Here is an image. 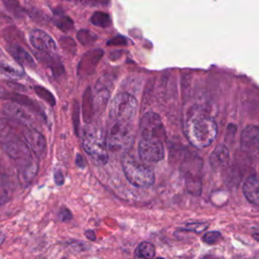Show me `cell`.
I'll return each instance as SVG.
<instances>
[{
	"label": "cell",
	"mask_w": 259,
	"mask_h": 259,
	"mask_svg": "<svg viewBox=\"0 0 259 259\" xmlns=\"http://www.w3.org/2000/svg\"><path fill=\"white\" fill-rule=\"evenodd\" d=\"M110 89H109V82L105 79V76L100 78L95 86V95H94V102L96 106H104L109 98Z\"/></svg>",
	"instance_id": "obj_17"
},
{
	"label": "cell",
	"mask_w": 259,
	"mask_h": 259,
	"mask_svg": "<svg viewBox=\"0 0 259 259\" xmlns=\"http://www.w3.org/2000/svg\"><path fill=\"white\" fill-rule=\"evenodd\" d=\"M72 212L67 207H62L58 213V218L61 222H69L72 220Z\"/></svg>",
	"instance_id": "obj_29"
},
{
	"label": "cell",
	"mask_w": 259,
	"mask_h": 259,
	"mask_svg": "<svg viewBox=\"0 0 259 259\" xmlns=\"http://www.w3.org/2000/svg\"><path fill=\"white\" fill-rule=\"evenodd\" d=\"M23 141L29 148L30 152L37 157L44 156L47 150V142L42 134L33 127H28L23 136Z\"/></svg>",
	"instance_id": "obj_12"
},
{
	"label": "cell",
	"mask_w": 259,
	"mask_h": 259,
	"mask_svg": "<svg viewBox=\"0 0 259 259\" xmlns=\"http://www.w3.org/2000/svg\"><path fill=\"white\" fill-rule=\"evenodd\" d=\"M29 41L31 46L40 51V53L51 55L57 51V45L54 38L41 29H32L29 32Z\"/></svg>",
	"instance_id": "obj_11"
},
{
	"label": "cell",
	"mask_w": 259,
	"mask_h": 259,
	"mask_svg": "<svg viewBox=\"0 0 259 259\" xmlns=\"http://www.w3.org/2000/svg\"><path fill=\"white\" fill-rule=\"evenodd\" d=\"M90 21L92 24L100 26V27H107L110 25L111 23V19L110 16L102 11H96L92 14Z\"/></svg>",
	"instance_id": "obj_23"
},
{
	"label": "cell",
	"mask_w": 259,
	"mask_h": 259,
	"mask_svg": "<svg viewBox=\"0 0 259 259\" xmlns=\"http://www.w3.org/2000/svg\"><path fill=\"white\" fill-rule=\"evenodd\" d=\"M3 148L6 154L14 160L18 166L27 164L32 160V153L22 139H10L3 141Z\"/></svg>",
	"instance_id": "obj_8"
},
{
	"label": "cell",
	"mask_w": 259,
	"mask_h": 259,
	"mask_svg": "<svg viewBox=\"0 0 259 259\" xmlns=\"http://www.w3.org/2000/svg\"><path fill=\"white\" fill-rule=\"evenodd\" d=\"M27 128V126L14 119L0 118V138L2 141L15 138L23 140L24 133Z\"/></svg>",
	"instance_id": "obj_13"
},
{
	"label": "cell",
	"mask_w": 259,
	"mask_h": 259,
	"mask_svg": "<svg viewBox=\"0 0 259 259\" xmlns=\"http://www.w3.org/2000/svg\"><path fill=\"white\" fill-rule=\"evenodd\" d=\"M33 89H34V92L36 93V95L39 96L41 99H44L51 106H55L56 105V98L54 97V95H53V93L51 91H49L45 87H41V86H38V85L34 86Z\"/></svg>",
	"instance_id": "obj_24"
},
{
	"label": "cell",
	"mask_w": 259,
	"mask_h": 259,
	"mask_svg": "<svg viewBox=\"0 0 259 259\" xmlns=\"http://www.w3.org/2000/svg\"><path fill=\"white\" fill-rule=\"evenodd\" d=\"M0 74L10 78V79H19L23 76V70L17 66H14L10 63L1 61L0 62Z\"/></svg>",
	"instance_id": "obj_20"
},
{
	"label": "cell",
	"mask_w": 259,
	"mask_h": 259,
	"mask_svg": "<svg viewBox=\"0 0 259 259\" xmlns=\"http://www.w3.org/2000/svg\"><path fill=\"white\" fill-rule=\"evenodd\" d=\"M138 153L144 164H155L164 158L163 143L153 139H142Z\"/></svg>",
	"instance_id": "obj_7"
},
{
	"label": "cell",
	"mask_w": 259,
	"mask_h": 259,
	"mask_svg": "<svg viewBox=\"0 0 259 259\" xmlns=\"http://www.w3.org/2000/svg\"><path fill=\"white\" fill-rule=\"evenodd\" d=\"M76 163H77V165L79 166V167H84L85 166V163H84V159H83V157L80 155V154H78L77 155V157H76Z\"/></svg>",
	"instance_id": "obj_33"
},
{
	"label": "cell",
	"mask_w": 259,
	"mask_h": 259,
	"mask_svg": "<svg viewBox=\"0 0 259 259\" xmlns=\"http://www.w3.org/2000/svg\"><path fill=\"white\" fill-rule=\"evenodd\" d=\"M4 4L6 5L7 9L12 11L15 15L19 16L21 14V7L19 6L18 2H14V1H4Z\"/></svg>",
	"instance_id": "obj_28"
},
{
	"label": "cell",
	"mask_w": 259,
	"mask_h": 259,
	"mask_svg": "<svg viewBox=\"0 0 259 259\" xmlns=\"http://www.w3.org/2000/svg\"><path fill=\"white\" fill-rule=\"evenodd\" d=\"M156 259H164V258H161V257H159V258H156Z\"/></svg>",
	"instance_id": "obj_37"
},
{
	"label": "cell",
	"mask_w": 259,
	"mask_h": 259,
	"mask_svg": "<svg viewBox=\"0 0 259 259\" xmlns=\"http://www.w3.org/2000/svg\"><path fill=\"white\" fill-rule=\"evenodd\" d=\"M4 241H5V235L2 232H0V247L2 246Z\"/></svg>",
	"instance_id": "obj_35"
},
{
	"label": "cell",
	"mask_w": 259,
	"mask_h": 259,
	"mask_svg": "<svg viewBox=\"0 0 259 259\" xmlns=\"http://www.w3.org/2000/svg\"><path fill=\"white\" fill-rule=\"evenodd\" d=\"M136 108V98L127 92H120L116 94L110 102L109 117L115 122L130 123L135 115Z\"/></svg>",
	"instance_id": "obj_4"
},
{
	"label": "cell",
	"mask_w": 259,
	"mask_h": 259,
	"mask_svg": "<svg viewBox=\"0 0 259 259\" xmlns=\"http://www.w3.org/2000/svg\"><path fill=\"white\" fill-rule=\"evenodd\" d=\"M184 132L190 144L196 148H205L215 139L218 125L208 114L197 110H191L184 122Z\"/></svg>",
	"instance_id": "obj_1"
},
{
	"label": "cell",
	"mask_w": 259,
	"mask_h": 259,
	"mask_svg": "<svg viewBox=\"0 0 259 259\" xmlns=\"http://www.w3.org/2000/svg\"><path fill=\"white\" fill-rule=\"evenodd\" d=\"M222 234L218 231H212V232H207L203 235L202 241L208 245H213L219 243L222 240Z\"/></svg>",
	"instance_id": "obj_26"
},
{
	"label": "cell",
	"mask_w": 259,
	"mask_h": 259,
	"mask_svg": "<svg viewBox=\"0 0 259 259\" xmlns=\"http://www.w3.org/2000/svg\"><path fill=\"white\" fill-rule=\"evenodd\" d=\"M201 259H220L219 257H215L214 255H210V254H207V255H204Z\"/></svg>",
	"instance_id": "obj_34"
},
{
	"label": "cell",
	"mask_w": 259,
	"mask_h": 259,
	"mask_svg": "<svg viewBox=\"0 0 259 259\" xmlns=\"http://www.w3.org/2000/svg\"><path fill=\"white\" fill-rule=\"evenodd\" d=\"M73 121H74V128L76 134L78 135V123H79V105L77 102H75V105L73 107Z\"/></svg>",
	"instance_id": "obj_30"
},
{
	"label": "cell",
	"mask_w": 259,
	"mask_h": 259,
	"mask_svg": "<svg viewBox=\"0 0 259 259\" xmlns=\"http://www.w3.org/2000/svg\"><path fill=\"white\" fill-rule=\"evenodd\" d=\"M53 22L54 24L59 28L61 29L62 31L64 32H68L70 31L73 27H74V22L73 20L68 16V15H65V14H61L59 12L55 13L54 17H53Z\"/></svg>",
	"instance_id": "obj_21"
},
{
	"label": "cell",
	"mask_w": 259,
	"mask_h": 259,
	"mask_svg": "<svg viewBox=\"0 0 259 259\" xmlns=\"http://www.w3.org/2000/svg\"><path fill=\"white\" fill-rule=\"evenodd\" d=\"M82 146L84 151L98 165H105L108 161L106 139L101 130L86 125L82 132Z\"/></svg>",
	"instance_id": "obj_2"
},
{
	"label": "cell",
	"mask_w": 259,
	"mask_h": 259,
	"mask_svg": "<svg viewBox=\"0 0 259 259\" xmlns=\"http://www.w3.org/2000/svg\"><path fill=\"white\" fill-rule=\"evenodd\" d=\"M241 148L251 158L259 157V126L249 124L243 130Z\"/></svg>",
	"instance_id": "obj_9"
},
{
	"label": "cell",
	"mask_w": 259,
	"mask_h": 259,
	"mask_svg": "<svg viewBox=\"0 0 259 259\" xmlns=\"http://www.w3.org/2000/svg\"><path fill=\"white\" fill-rule=\"evenodd\" d=\"M4 95H5V92H4V90L0 88V98H2Z\"/></svg>",
	"instance_id": "obj_36"
},
{
	"label": "cell",
	"mask_w": 259,
	"mask_h": 259,
	"mask_svg": "<svg viewBox=\"0 0 259 259\" xmlns=\"http://www.w3.org/2000/svg\"><path fill=\"white\" fill-rule=\"evenodd\" d=\"M77 37L80 40V42L83 45H88L89 42L93 41L92 35H91L90 31H88V30H80L77 34Z\"/></svg>",
	"instance_id": "obj_27"
},
{
	"label": "cell",
	"mask_w": 259,
	"mask_h": 259,
	"mask_svg": "<svg viewBox=\"0 0 259 259\" xmlns=\"http://www.w3.org/2000/svg\"><path fill=\"white\" fill-rule=\"evenodd\" d=\"M11 192V183L9 178L0 174V204L5 203L9 199V195Z\"/></svg>",
	"instance_id": "obj_22"
},
{
	"label": "cell",
	"mask_w": 259,
	"mask_h": 259,
	"mask_svg": "<svg viewBox=\"0 0 259 259\" xmlns=\"http://www.w3.org/2000/svg\"><path fill=\"white\" fill-rule=\"evenodd\" d=\"M243 192L251 203L259 205V177L249 176L243 184Z\"/></svg>",
	"instance_id": "obj_16"
},
{
	"label": "cell",
	"mask_w": 259,
	"mask_h": 259,
	"mask_svg": "<svg viewBox=\"0 0 259 259\" xmlns=\"http://www.w3.org/2000/svg\"><path fill=\"white\" fill-rule=\"evenodd\" d=\"M134 143V135L128 123L115 122L108 133L106 146L111 151H127Z\"/></svg>",
	"instance_id": "obj_5"
},
{
	"label": "cell",
	"mask_w": 259,
	"mask_h": 259,
	"mask_svg": "<svg viewBox=\"0 0 259 259\" xmlns=\"http://www.w3.org/2000/svg\"><path fill=\"white\" fill-rule=\"evenodd\" d=\"M37 170H38V165L34 161H31L27 164L18 166L17 176H18L20 183L23 185L29 184L32 181V179L34 178V176L36 175Z\"/></svg>",
	"instance_id": "obj_18"
},
{
	"label": "cell",
	"mask_w": 259,
	"mask_h": 259,
	"mask_svg": "<svg viewBox=\"0 0 259 259\" xmlns=\"http://www.w3.org/2000/svg\"><path fill=\"white\" fill-rule=\"evenodd\" d=\"M4 113L11 119H14L27 127H31L35 122V117L33 114L27 110L26 107L16 103L8 102L3 106Z\"/></svg>",
	"instance_id": "obj_10"
},
{
	"label": "cell",
	"mask_w": 259,
	"mask_h": 259,
	"mask_svg": "<svg viewBox=\"0 0 259 259\" xmlns=\"http://www.w3.org/2000/svg\"><path fill=\"white\" fill-rule=\"evenodd\" d=\"M230 162V153L226 146L219 145L212 151L209 157V163L213 170L224 169L229 165Z\"/></svg>",
	"instance_id": "obj_14"
},
{
	"label": "cell",
	"mask_w": 259,
	"mask_h": 259,
	"mask_svg": "<svg viewBox=\"0 0 259 259\" xmlns=\"http://www.w3.org/2000/svg\"><path fill=\"white\" fill-rule=\"evenodd\" d=\"M54 177H55V182H56L58 185H63V184H64L65 178H64V175H63L62 171L57 170V171L55 172Z\"/></svg>",
	"instance_id": "obj_31"
},
{
	"label": "cell",
	"mask_w": 259,
	"mask_h": 259,
	"mask_svg": "<svg viewBox=\"0 0 259 259\" xmlns=\"http://www.w3.org/2000/svg\"><path fill=\"white\" fill-rule=\"evenodd\" d=\"M208 228V224L204 222H194V223H189L185 227H183L181 230L187 231V232H193L195 234H199L203 231H205Z\"/></svg>",
	"instance_id": "obj_25"
},
{
	"label": "cell",
	"mask_w": 259,
	"mask_h": 259,
	"mask_svg": "<svg viewBox=\"0 0 259 259\" xmlns=\"http://www.w3.org/2000/svg\"><path fill=\"white\" fill-rule=\"evenodd\" d=\"M126 179L135 186L148 187L155 182L154 172L146 164L138 162L134 157L125 154L121 160Z\"/></svg>",
	"instance_id": "obj_3"
},
{
	"label": "cell",
	"mask_w": 259,
	"mask_h": 259,
	"mask_svg": "<svg viewBox=\"0 0 259 259\" xmlns=\"http://www.w3.org/2000/svg\"><path fill=\"white\" fill-rule=\"evenodd\" d=\"M7 52L11 55V57H13V59L22 66H26L29 68H35V63L31 57V55L26 52L22 47H20L19 45H9L7 47Z\"/></svg>",
	"instance_id": "obj_15"
},
{
	"label": "cell",
	"mask_w": 259,
	"mask_h": 259,
	"mask_svg": "<svg viewBox=\"0 0 259 259\" xmlns=\"http://www.w3.org/2000/svg\"><path fill=\"white\" fill-rule=\"evenodd\" d=\"M155 255V247L150 242L140 243L134 252L135 259H152Z\"/></svg>",
	"instance_id": "obj_19"
},
{
	"label": "cell",
	"mask_w": 259,
	"mask_h": 259,
	"mask_svg": "<svg viewBox=\"0 0 259 259\" xmlns=\"http://www.w3.org/2000/svg\"><path fill=\"white\" fill-rule=\"evenodd\" d=\"M141 135L142 139H153L163 142L166 138V133L160 116L153 112H146L141 118Z\"/></svg>",
	"instance_id": "obj_6"
},
{
	"label": "cell",
	"mask_w": 259,
	"mask_h": 259,
	"mask_svg": "<svg viewBox=\"0 0 259 259\" xmlns=\"http://www.w3.org/2000/svg\"><path fill=\"white\" fill-rule=\"evenodd\" d=\"M85 236L87 239L91 240V241H95L96 240V236H95V233L93 230H87L85 231Z\"/></svg>",
	"instance_id": "obj_32"
}]
</instances>
